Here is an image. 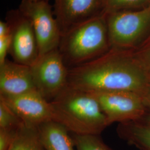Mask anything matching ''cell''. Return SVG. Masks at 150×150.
I'll return each instance as SVG.
<instances>
[{
    "mask_svg": "<svg viewBox=\"0 0 150 150\" xmlns=\"http://www.w3.org/2000/svg\"><path fill=\"white\" fill-rule=\"evenodd\" d=\"M111 47L134 50L150 28V4L139 11H117L106 14Z\"/></svg>",
    "mask_w": 150,
    "mask_h": 150,
    "instance_id": "277c9868",
    "label": "cell"
},
{
    "mask_svg": "<svg viewBox=\"0 0 150 150\" xmlns=\"http://www.w3.org/2000/svg\"><path fill=\"white\" fill-rule=\"evenodd\" d=\"M45 150H77L69 130L63 125L51 121L38 126Z\"/></svg>",
    "mask_w": 150,
    "mask_h": 150,
    "instance_id": "7c38bea8",
    "label": "cell"
},
{
    "mask_svg": "<svg viewBox=\"0 0 150 150\" xmlns=\"http://www.w3.org/2000/svg\"><path fill=\"white\" fill-rule=\"evenodd\" d=\"M7 22L11 28L10 54L14 62L31 66L40 57L38 41L32 23L20 10L12 12Z\"/></svg>",
    "mask_w": 150,
    "mask_h": 150,
    "instance_id": "ba28073f",
    "label": "cell"
},
{
    "mask_svg": "<svg viewBox=\"0 0 150 150\" xmlns=\"http://www.w3.org/2000/svg\"><path fill=\"white\" fill-rule=\"evenodd\" d=\"M11 34V28L7 22H0V38L5 37Z\"/></svg>",
    "mask_w": 150,
    "mask_h": 150,
    "instance_id": "7402d4cb",
    "label": "cell"
},
{
    "mask_svg": "<svg viewBox=\"0 0 150 150\" xmlns=\"http://www.w3.org/2000/svg\"><path fill=\"white\" fill-rule=\"evenodd\" d=\"M150 0H106V13L142 7Z\"/></svg>",
    "mask_w": 150,
    "mask_h": 150,
    "instance_id": "e0dca14e",
    "label": "cell"
},
{
    "mask_svg": "<svg viewBox=\"0 0 150 150\" xmlns=\"http://www.w3.org/2000/svg\"><path fill=\"white\" fill-rule=\"evenodd\" d=\"M118 137L138 150H150V125L130 121L118 123Z\"/></svg>",
    "mask_w": 150,
    "mask_h": 150,
    "instance_id": "4fadbf2b",
    "label": "cell"
},
{
    "mask_svg": "<svg viewBox=\"0 0 150 150\" xmlns=\"http://www.w3.org/2000/svg\"><path fill=\"white\" fill-rule=\"evenodd\" d=\"M50 102L54 121L74 134L100 135L108 127L98 102L89 92L67 86Z\"/></svg>",
    "mask_w": 150,
    "mask_h": 150,
    "instance_id": "7a4b0ae2",
    "label": "cell"
},
{
    "mask_svg": "<svg viewBox=\"0 0 150 150\" xmlns=\"http://www.w3.org/2000/svg\"><path fill=\"white\" fill-rule=\"evenodd\" d=\"M145 106V115L139 122L150 125V76L144 88L138 93Z\"/></svg>",
    "mask_w": 150,
    "mask_h": 150,
    "instance_id": "d6986e66",
    "label": "cell"
},
{
    "mask_svg": "<svg viewBox=\"0 0 150 150\" xmlns=\"http://www.w3.org/2000/svg\"><path fill=\"white\" fill-rule=\"evenodd\" d=\"M30 67L36 90L48 102L68 85L69 69L59 48L40 56Z\"/></svg>",
    "mask_w": 150,
    "mask_h": 150,
    "instance_id": "5b68a950",
    "label": "cell"
},
{
    "mask_svg": "<svg viewBox=\"0 0 150 150\" xmlns=\"http://www.w3.org/2000/svg\"><path fill=\"white\" fill-rule=\"evenodd\" d=\"M136 59L150 76V40L133 50Z\"/></svg>",
    "mask_w": 150,
    "mask_h": 150,
    "instance_id": "ac0fdd59",
    "label": "cell"
},
{
    "mask_svg": "<svg viewBox=\"0 0 150 150\" xmlns=\"http://www.w3.org/2000/svg\"><path fill=\"white\" fill-rule=\"evenodd\" d=\"M18 129H0V150H9Z\"/></svg>",
    "mask_w": 150,
    "mask_h": 150,
    "instance_id": "ffe728a7",
    "label": "cell"
},
{
    "mask_svg": "<svg viewBox=\"0 0 150 150\" xmlns=\"http://www.w3.org/2000/svg\"><path fill=\"white\" fill-rule=\"evenodd\" d=\"M35 1H37V0H35Z\"/></svg>",
    "mask_w": 150,
    "mask_h": 150,
    "instance_id": "603a6c76",
    "label": "cell"
},
{
    "mask_svg": "<svg viewBox=\"0 0 150 150\" xmlns=\"http://www.w3.org/2000/svg\"><path fill=\"white\" fill-rule=\"evenodd\" d=\"M11 43V34L0 38V65L3 64L7 59V55L10 53Z\"/></svg>",
    "mask_w": 150,
    "mask_h": 150,
    "instance_id": "44dd1931",
    "label": "cell"
},
{
    "mask_svg": "<svg viewBox=\"0 0 150 150\" xmlns=\"http://www.w3.org/2000/svg\"><path fill=\"white\" fill-rule=\"evenodd\" d=\"M72 137L77 150H113L103 142L100 135L74 134Z\"/></svg>",
    "mask_w": 150,
    "mask_h": 150,
    "instance_id": "9a60e30c",
    "label": "cell"
},
{
    "mask_svg": "<svg viewBox=\"0 0 150 150\" xmlns=\"http://www.w3.org/2000/svg\"><path fill=\"white\" fill-rule=\"evenodd\" d=\"M54 15L61 33L106 14V0H54Z\"/></svg>",
    "mask_w": 150,
    "mask_h": 150,
    "instance_id": "9c48e42d",
    "label": "cell"
},
{
    "mask_svg": "<svg viewBox=\"0 0 150 150\" xmlns=\"http://www.w3.org/2000/svg\"><path fill=\"white\" fill-rule=\"evenodd\" d=\"M35 90L30 66L8 59L0 65V96H17Z\"/></svg>",
    "mask_w": 150,
    "mask_h": 150,
    "instance_id": "8fae6325",
    "label": "cell"
},
{
    "mask_svg": "<svg viewBox=\"0 0 150 150\" xmlns=\"http://www.w3.org/2000/svg\"><path fill=\"white\" fill-rule=\"evenodd\" d=\"M111 48L106 15L62 33L59 47L65 64L71 67L95 59Z\"/></svg>",
    "mask_w": 150,
    "mask_h": 150,
    "instance_id": "3957f363",
    "label": "cell"
},
{
    "mask_svg": "<svg viewBox=\"0 0 150 150\" xmlns=\"http://www.w3.org/2000/svg\"><path fill=\"white\" fill-rule=\"evenodd\" d=\"M8 150H45L38 127L28 126L23 123L18 129Z\"/></svg>",
    "mask_w": 150,
    "mask_h": 150,
    "instance_id": "5bb4252c",
    "label": "cell"
},
{
    "mask_svg": "<svg viewBox=\"0 0 150 150\" xmlns=\"http://www.w3.org/2000/svg\"><path fill=\"white\" fill-rule=\"evenodd\" d=\"M0 100L26 126L38 127L42 123L55 121L54 112L51 102L36 90L17 96H0Z\"/></svg>",
    "mask_w": 150,
    "mask_h": 150,
    "instance_id": "30bf717a",
    "label": "cell"
},
{
    "mask_svg": "<svg viewBox=\"0 0 150 150\" xmlns=\"http://www.w3.org/2000/svg\"><path fill=\"white\" fill-rule=\"evenodd\" d=\"M18 10L32 23L40 56L59 48L62 33L46 0H22Z\"/></svg>",
    "mask_w": 150,
    "mask_h": 150,
    "instance_id": "8992f818",
    "label": "cell"
},
{
    "mask_svg": "<svg viewBox=\"0 0 150 150\" xmlns=\"http://www.w3.org/2000/svg\"><path fill=\"white\" fill-rule=\"evenodd\" d=\"M23 124L16 113L0 100V129H17Z\"/></svg>",
    "mask_w": 150,
    "mask_h": 150,
    "instance_id": "2e32d148",
    "label": "cell"
},
{
    "mask_svg": "<svg viewBox=\"0 0 150 150\" xmlns=\"http://www.w3.org/2000/svg\"><path fill=\"white\" fill-rule=\"evenodd\" d=\"M89 93L98 102L108 126L116 122H139L145 115L144 103L137 92L118 91Z\"/></svg>",
    "mask_w": 150,
    "mask_h": 150,
    "instance_id": "52a82bcc",
    "label": "cell"
},
{
    "mask_svg": "<svg viewBox=\"0 0 150 150\" xmlns=\"http://www.w3.org/2000/svg\"><path fill=\"white\" fill-rule=\"evenodd\" d=\"M149 78L133 50L112 47L95 59L70 68L67 86L87 92L139 93Z\"/></svg>",
    "mask_w": 150,
    "mask_h": 150,
    "instance_id": "6da1fadb",
    "label": "cell"
}]
</instances>
